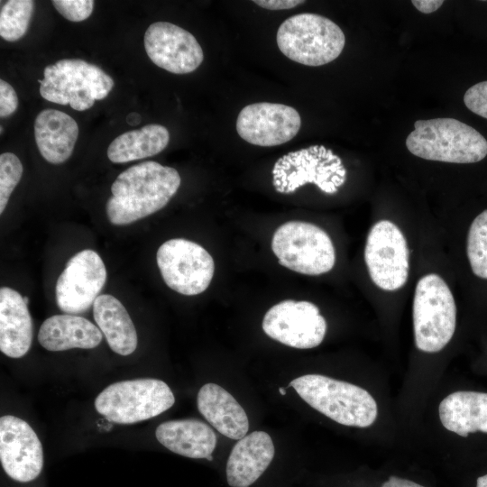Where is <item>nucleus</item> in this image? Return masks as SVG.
Here are the masks:
<instances>
[{"mask_svg":"<svg viewBox=\"0 0 487 487\" xmlns=\"http://www.w3.org/2000/svg\"><path fill=\"white\" fill-rule=\"evenodd\" d=\"M180 182L177 170L156 161L131 166L111 186L112 196L106 204L108 220L124 225L152 215L169 203Z\"/></svg>","mask_w":487,"mask_h":487,"instance_id":"1","label":"nucleus"},{"mask_svg":"<svg viewBox=\"0 0 487 487\" xmlns=\"http://www.w3.org/2000/svg\"><path fill=\"white\" fill-rule=\"evenodd\" d=\"M316 410L345 426L367 427L378 415L377 403L364 389L320 374H306L289 383Z\"/></svg>","mask_w":487,"mask_h":487,"instance_id":"2","label":"nucleus"},{"mask_svg":"<svg viewBox=\"0 0 487 487\" xmlns=\"http://www.w3.org/2000/svg\"><path fill=\"white\" fill-rule=\"evenodd\" d=\"M406 147L417 157L449 163H474L487 155L482 134L454 118L416 121Z\"/></svg>","mask_w":487,"mask_h":487,"instance_id":"3","label":"nucleus"},{"mask_svg":"<svg viewBox=\"0 0 487 487\" xmlns=\"http://www.w3.org/2000/svg\"><path fill=\"white\" fill-rule=\"evenodd\" d=\"M279 50L289 60L311 67L335 60L345 44L342 29L317 14L302 13L286 19L276 36Z\"/></svg>","mask_w":487,"mask_h":487,"instance_id":"4","label":"nucleus"},{"mask_svg":"<svg viewBox=\"0 0 487 487\" xmlns=\"http://www.w3.org/2000/svg\"><path fill=\"white\" fill-rule=\"evenodd\" d=\"M416 347L425 353L441 351L452 339L456 325V306L446 281L436 273L423 276L413 299Z\"/></svg>","mask_w":487,"mask_h":487,"instance_id":"5","label":"nucleus"},{"mask_svg":"<svg viewBox=\"0 0 487 487\" xmlns=\"http://www.w3.org/2000/svg\"><path fill=\"white\" fill-rule=\"evenodd\" d=\"M40 94L47 101L69 105L77 111L93 106L106 97L114 87L113 78L95 64L79 59H63L44 69Z\"/></svg>","mask_w":487,"mask_h":487,"instance_id":"6","label":"nucleus"},{"mask_svg":"<svg viewBox=\"0 0 487 487\" xmlns=\"http://www.w3.org/2000/svg\"><path fill=\"white\" fill-rule=\"evenodd\" d=\"M174 402L173 392L166 382L142 378L107 386L96 396L95 408L108 421L133 424L161 414Z\"/></svg>","mask_w":487,"mask_h":487,"instance_id":"7","label":"nucleus"},{"mask_svg":"<svg viewBox=\"0 0 487 487\" xmlns=\"http://www.w3.org/2000/svg\"><path fill=\"white\" fill-rule=\"evenodd\" d=\"M271 250L280 265L300 274L321 275L335 263L330 236L308 222L289 221L280 225L273 234Z\"/></svg>","mask_w":487,"mask_h":487,"instance_id":"8","label":"nucleus"},{"mask_svg":"<svg viewBox=\"0 0 487 487\" xmlns=\"http://www.w3.org/2000/svg\"><path fill=\"white\" fill-rule=\"evenodd\" d=\"M272 184L281 194L293 193L308 183L335 194L346 180L340 157L323 145H312L280 157L272 169Z\"/></svg>","mask_w":487,"mask_h":487,"instance_id":"9","label":"nucleus"},{"mask_svg":"<svg viewBox=\"0 0 487 487\" xmlns=\"http://www.w3.org/2000/svg\"><path fill=\"white\" fill-rule=\"evenodd\" d=\"M156 261L166 285L186 296L204 292L215 272L210 253L200 244L184 238L164 242L157 251Z\"/></svg>","mask_w":487,"mask_h":487,"instance_id":"10","label":"nucleus"},{"mask_svg":"<svg viewBox=\"0 0 487 487\" xmlns=\"http://www.w3.org/2000/svg\"><path fill=\"white\" fill-rule=\"evenodd\" d=\"M364 261L372 282L394 291L409 277V252L400 229L390 220H380L371 228L364 248Z\"/></svg>","mask_w":487,"mask_h":487,"instance_id":"11","label":"nucleus"},{"mask_svg":"<svg viewBox=\"0 0 487 487\" xmlns=\"http://www.w3.org/2000/svg\"><path fill=\"white\" fill-rule=\"evenodd\" d=\"M262 326L269 337L298 349L317 347L326 332L319 308L305 300L287 299L275 304L265 313Z\"/></svg>","mask_w":487,"mask_h":487,"instance_id":"12","label":"nucleus"},{"mask_svg":"<svg viewBox=\"0 0 487 487\" xmlns=\"http://www.w3.org/2000/svg\"><path fill=\"white\" fill-rule=\"evenodd\" d=\"M106 280V266L97 253L90 249L78 252L67 262L57 280L58 307L69 315L87 311L99 296Z\"/></svg>","mask_w":487,"mask_h":487,"instance_id":"13","label":"nucleus"},{"mask_svg":"<svg viewBox=\"0 0 487 487\" xmlns=\"http://www.w3.org/2000/svg\"><path fill=\"white\" fill-rule=\"evenodd\" d=\"M0 461L5 474L18 483L32 482L42 472L41 443L20 418L6 415L0 418Z\"/></svg>","mask_w":487,"mask_h":487,"instance_id":"14","label":"nucleus"},{"mask_svg":"<svg viewBox=\"0 0 487 487\" xmlns=\"http://www.w3.org/2000/svg\"><path fill=\"white\" fill-rule=\"evenodd\" d=\"M301 126L292 106L260 102L244 106L236 120V131L245 142L262 147L283 144L293 139Z\"/></svg>","mask_w":487,"mask_h":487,"instance_id":"15","label":"nucleus"},{"mask_svg":"<svg viewBox=\"0 0 487 487\" xmlns=\"http://www.w3.org/2000/svg\"><path fill=\"white\" fill-rule=\"evenodd\" d=\"M143 42L151 60L170 73H190L204 60L203 50L194 35L168 22L152 23L145 32Z\"/></svg>","mask_w":487,"mask_h":487,"instance_id":"16","label":"nucleus"},{"mask_svg":"<svg viewBox=\"0 0 487 487\" xmlns=\"http://www.w3.org/2000/svg\"><path fill=\"white\" fill-rule=\"evenodd\" d=\"M275 448L270 435L253 431L234 446L225 473L229 487H253L270 468Z\"/></svg>","mask_w":487,"mask_h":487,"instance_id":"17","label":"nucleus"},{"mask_svg":"<svg viewBox=\"0 0 487 487\" xmlns=\"http://www.w3.org/2000/svg\"><path fill=\"white\" fill-rule=\"evenodd\" d=\"M32 340V321L21 294L9 287L0 289V350L11 358L27 354Z\"/></svg>","mask_w":487,"mask_h":487,"instance_id":"18","label":"nucleus"},{"mask_svg":"<svg viewBox=\"0 0 487 487\" xmlns=\"http://www.w3.org/2000/svg\"><path fill=\"white\" fill-rule=\"evenodd\" d=\"M157 440L179 455L214 461L216 436L206 423L198 419L170 420L158 426Z\"/></svg>","mask_w":487,"mask_h":487,"instance_id":"19","label":"nucleus"},{"mask_svg":"<svg viewBox=\"0 0 487 487\" xmlns=\"http://www.w3.org/2000/svg\"><path fill=\"white\" fill-rule=\"evenodd\" d=\"M33 128L38 150L48 162L60 164L70 157L78 136V124L70 115L44 109L37 115Z\"/></svg>","mask_w":487,"mask_h":487,"instance_id":"20","label":"nucleus"},{"mask_svg":"<svg viewBox=\"0 0 487 487\" xmlns=\"http://www.w3.org/2000/svg\"><path fill=\"white\" fill-rule=\"evenodd\" d=\"M197 404L200 414L222 435L238 440L246 436L249 421L244 409L221 386L212 382L203 385Z\"/></svg>","mask_w":487,"mask_h":487,"instance_id":"21","label":"nucleus"},{"mask_svg":"<svg viewBox=\"0 0 487 487\" xmlns=\"http://www.w3.org/2000/svg\"><path fill=\"white\" fill-rule=\"evenodd\" d=\"M38 341L48 351L92 349L102 341V332L89 320L75 315H55L41 326Z\"/></svg>","mask_w":487,"mask_h":487,"instance_id":"22","label":"nucleus"},{"mask_svg":"<svg viewBox=\"0 0 487 487\" xmlns=\"http://www.w3.org/2000/svg\"><path fill=\"white\" fill-rule=\"evenodd\" d=\"M438 413L442 425L461 436L477 431L487 433V393L453 392L440 402Z\"/></svg>","mask_w":487,"mask_h":487,"instance_id":"23","label":"nucleus"},{"mask_svg":"<svg viewBox=\"0 0 487 487\" xmlns=\"http://www.w3.org/2000/svg\"><path fill=\"white\" fill-rule=\"evenodd\" d=\"M94 319L109 347L120 355H129L137 347V333L124 305L114 296L99 295L93 304Z\"/></svg>","mask_w":487,"mask_h":487,"instance_id":"24","label":"nucleus"},{"mask_svg":"<svg viewBox=\"0 0 487 487\" xmlns=\"http://www.w3.org/2000/svg\"><path fill=\"white\" fill-rule=\"evenodd\" d=\"M169 142L168 129L151 124L117 136L109 144L106 153L112 162L125 163L156 155L166 148Z\"/></svg>","mask_w":487,"mask_h":487,"instance_id":"25","label":"nucleus"},{"mask_svg":"<svg viewBox=\"0 0 487 487\" xmlns=\"http://www.w3.org/2000/svg\"><path fill=\"white\" fill-rule=\"evenodd\" d=\"M34 9L31 0H10L1 8L0 35L7 41L21 39L27 32Z\"/></svg>","mask_w":487,"mask_h":487,"instance_id":"26","label":"nucleus"},{"mask_svg":"<svg viewBox=\"0 0 487 487\" xmlns=\"http://www.w3.org/2000/svg\"><path fill=\"white\" fill-rule=\"evenodd\" d=\"M466 252L473 272L487 280V210L478 215L471 224Z\"/></svg>","mask_w":487,"mask_h":487,"instance_id":"27","label":"nucleus"},{"mask_svg":"<svg viewBox=\"0 0 487 487\" xmlns=\"http://www.w3.org/2000/svg\"><path fill=\"white\" fill-rule=\"evenodd\" d=\"M23 171V164L15 154L5 152L0 155V214H3Z\"/></svg>","mask_w":487,"mask_h":487,"instance_id":"28","label":"nucleus"},{"mask_svg":"<svg viewBox=\"0 0 487 487\" xmlns=\"http://www.w3.org/2000/svg\"><path fill=\"white\" fill-rule=\"evenodd\" d=\"M51 3L63 17L71 22L87 19L94 7L92 0H54Z\"/></svg>","mask_w":487,"mask_h":487,"instance_id":"29","label":"nucleus"},{"mask_svg":"<svg viewBox=\"0 0 487 487\" xmlns=\"http://www.w3.org/2000/svg\"><path fill=\"white\" fill-rule=\"evenodd\" d=\"M464 103L470 111L487 119V80L469 87L464 93Z\"/></svg>","mask_w":487,"mask_h":487,"instance_id":"30","label":"nucleus"},{"mask_svg":"<svg viewBox=\"0 0 487 487\" xmlns=\"http://www.w3.org/2000/svg\"><path fill=\"white\" fill-rule=\"evenodd\" d=\"M18 106V96L14 87L0 80V116L2 118L11 115Z\"/></svg>","mask_w":487,"mask_h":487,"instance_id":"31","label":"nucleus"},{"mask_svg":"<svg viewBox=\"0 0 487 487\" xmlns=\"http://www.w3.org/2000/svg\"><path fill=\"white\" fill-rule=\"evenodd\" d=\"M257 5L272 11L287 10L303 4L305 1L300 0H254L253 1Z\"/></svg>","mask_w":487,"mask_h":487,"instance_id":"32","label":"nucleus"},{"mask_svg":"<svg viewBox=\"0 0 487 487\" xmlns=\"http://www.w3.org/2000/svg\"><path fill=\"white\" fill-rule=\"evenodd\" d=\"M413 5L423 14H431L444 4V1L438 0H412Z\"/></svg>","mask_w":487,"mask_h":487,"instance_id":"33","label":"nucleus"},{"mask_svg":"<svg viewBox=\"0 0 487 487\" xmlns=\"http://www.w3.org/2000/svg\"><path fill=\"white\" fill-rule=\"evenodd\" d=\"M381 487H425V486L408 479L400 478L397 476H391L387 481H385L382 483Z\"/></svg>","mask_w":487,"mask_h":487,"instance_id":"34","label":"nucleus"},{"mask_svg":"<svg viewBox=\"0 0 487 487\" xmlns=\"http://www.w3.org/2000/svg\"><path fill=\"white\" fill-rule=\"evenodd\" d=\"M126 122L131 125H136L141 122V115L138 113H131L127 115Z\"/></svg>","mask_w":487,"mask_h":487,"instance_id":"35","label":"nucleus"},{"mask_svg":"<svg viewBox=\"0 0 487 487\" xmlns=\"http://www.w3.org/2000/svg\"><path fill=\"white\" fill-rule=\"evenodd\" d=\"M476 487H487V474L477 478Z\"/></svg>","mask_w":487,"mask_h":487,"instance_id":"36","label":"nucleus"},{"mask_svg":"<svg viewBox=\"0 0 487 487\" xmlns=\"http://www.w3.org/2000/svg\"><path fill=\"white\" fill-rule=\"evenodd\" d=\"M279 392L281 394V395H286V390L282 387L279 388Z\"/></svg>","mask_w":487,"mask_h":487,"instance_id":"37","label":"nucleus"},{"mask_svg":"<svg viewBox=\"0 0 487 487\" xmlns=\"http://www.w3.org/2000/svg\"><path fill=\"white\" fill-rule=\"evenodd\" d=\"M23 300H24V302H25L26 304L29 303V299H28V297H23Z\"/></svg>","mask_w":487,"mask_h":487,"instance_id":"38","label":"nucleus"}]
</instances>
